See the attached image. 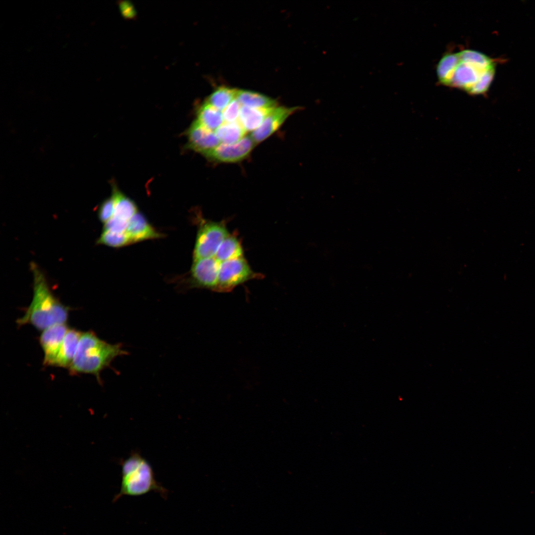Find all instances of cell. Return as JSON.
<instances>
[{"instance_id": "cell-20", "label": "cell", "mask_w": 535, "mask_h": 535, "mask_svg": "<svg viewBox=\"0 0 535 535\" xmlns=\"http://www.w3.org/2000/svg\"><path fill=\"white\" fill-rule=\"evenodd\" d=\"M238 89L221 86L218 87L207 98L206 103L222 111L236 99Z\"/></svg>"}, {"instance_id": "cell-12", "label": "cell", "mask_w": 535, "mask_h": 535, "mask_svg": "<svg viewBox=\"0 0 535 535\" xmlns=\"http://www.w3.org/2000/svg\"><path fill=\"white\" fill-rule=\"evenodd\" d=\"M125 232L131 243L162 237L138 212L129 220Z\"/></svg>"}, {"instance_id": "cell-17", "label": "cell", "mask_w": 535, "mask_h": 535, "mask_svg": "<svg viewBox=\"0 0 535 535\" xmlns=\"http://www.w3.org/2000/svg\"><path fill=\"white\" fill-rule=\"evenodd\" d=\"M196 120L206 128L214 132L224 123L222 111L206 102L199 108Z\"/></svg>"}, {"instance_id": "cell-3", "label": "cell", "mask_w": 535, "mask_h": 535, "mask_svg": "<svg viewBox=\"0 0 535 535\" xmlns=\"http://www.w3.org/2000/svg\"><path fill=\"white\" fill-rule=\"evenodd\" d=\"M122 344H110L102 340L92 330L83 332L72 362L68 368L71 375L89 374L95 375L102 384L101 372L110 367L117 357L127 355Z\"/></svg>"}, {"instance_id": "cell-23", "label": "cell", "mask_w": 535, "mask_h": 535, "mask_svg": "<svg viewBox=\"0 0 535 535\" xmlns=\"http://www.w3.org/2000/svg\"><path fill=\"white\" fill-rule=\"evenodd\" d=\"M241 107L237 99L232 101L222 111L224 122H233L238 120Z\"/></svg>"}, {"instance_id": "cell-1", "label": "cell", "mask_w": 535, "mask_h": 535, "mask_svg": "<svg viewBox=\"0 0 535 535\" xmlns=\"http://www.w3.org/2000/svg\"><path fill=\"white\" fill-rule=\"evenodd\" d=\"M495 64L483 54L466 49L451 54L448 72L441 84L477 95L486 92L493 79Z\"/></svg>"}, {"instance_id": "cell-6", "label": "cell", "mask_w": 535, "mask_h": 535, "mask_svg": "<svg viewBox=\"0 0 535 535\" xmlns=\"http://www.w3.org/2000/svg\"><path fill=\"white\" fill-rule=\"evenodd\" d=\"M258 276L243 257L225 261L220 263L217 283L214 291H230Z\"/></svg>"}, {"instance_id": "cell-15", "label": "cell", "mask_w": 535, "mask_h": 535, "mask_svg": "<svg viewBox=\"0 0 535 535\" xmlns=\"http://www.w3.org/2000/svg\"><path fill=\"white\" fill-rule=\"evenodd\" d=\"M242 106L255 108H272L277 107L275 100L262 94L245 90H238L236 97Z\"/></svg>"}, {"instance_id": "cell-9", "label": "cell", "mask_w": 535, "mask_h": 535, "mask_svg": "<svg viewBox=\"0 0 535 535\" xmlns=\"http://www.w3.org/2000/svg\"><path fill=\"white\" fill-rule=\"evenodd\" d=\"M299 108V107L277 106L273 108L259 127L252 133L251 137L256 144L264 141L277 131L287 118Z\"/></svg>"}, {"instance_id": "cell-22", "label": "cell", "mask_w": 535, "mask_h": 535, "mask_svg": "<svg viewBox=\"0 0 535 535\" xmlns=\"http://www.w3.org/2000/svg\"><path fill=\"white\" fill-rule=\"evenodd\" d=\"M115 206V198L111 196L106 199L100 206L98 210V217L104 224L108 221L113 216Z\"/></svg>"}, {"instance_id": "cell-11", "label": "cell", "mask_w": 535, "mask_h": 535, "mask_svg": "<svg viewBox=\"0 0 535 535\" xmlns=\"http://www.w3.org/2000/svg\"><path fill=\"white\" fill-rule=\"evenodd\" d=\"M187 147L203 155L218 146L221 142L213 131L195 120L189 128Z\"/></svg>"}, {"instance_id": "cell-2", "label": "cell", "mask_w": 535, "mask_h": 535, "mask_svg": "<svg viewBox=\"0 0 535 535\" xmlns=\"http://www.w3.org/2000/svg\"><path fill=\"white\" fill-rule=\"evenodd\" d=\"M33 277V296L25 314L16 320L19 326L31 324L44 330L54 325L66 323L70 309L63 305L52 293L47 279L39 266L30 265Z\"/></svg>"}, {"instance_id": "cell-8", "label": "cell", "mask_w": 535, "mask_h": 535, "mask_svg": "<svg viewBox=\"0 0 535 535\" xmlns=\"http://www.w3.org/2000/svg\"><path fill=\"white\" fill-rule=\"evenodd\" d=\"M220 263L214 257L194 260L190 272L191 285L214 290Z\"/></svg>"}, {"instance_id": "cell-21", "label": "cell", "mask_w": 535, "mask_h": 535, "mask_svg": "<svg viewBox=\"0 0 535 535\" xmlns=\"http://www.w3.org/2000/svg\"><path fill=\"white\" fill-rule=\"evenodd\" d=\"M97 243L114 248H119L131 244L125 231L115 232L106 230L102 231Z\"/></svg>"}, {"instance_id": "cell-13", "label": "cell", "mask_w": 535, "mask_h": 535, "mask_svg": "<svg viewBox=\"0 0 535 535\" xmlns=\"http://www.w3.org/2000/svg\"><path fill=\"white\" fill-rule=\"evenodd\" d=\"M82 332L74 328L67 330L53 366L68 368L75 355Z\"/></svg>"}, {"instance_id": "cell-19", "label": "cell", "mask_w": 535, "mask_h": 535, "mask_svg": "<svg viewBox=\"0 0 535 535\" xmlns=\"http://www.w3.org/2000/svg\"><path fill=\"white\" fill-rule=\"evenodd\" d=\"M246 132L238 120L224 122L215 131L221 143L227 144L238 142L246 136Z\"/></svg>"}, {"instance_id": "cell-18", "label": "cell", "mask_w": 535, "mask_h": 535, "mask_svg": "<svg viewBox=\"0 0 535 535\" xmlns=\"http://www.w3.org/2000/svg\"><path fill=\"white\" fill-rule=\"evenodd\" d=\"M243 249L238 238L228 235L222 242L214 257L220 263L243 257Z\"/></svg>"}, {"instance_id": "cell-5", "label": "cell", "mask_w": 535, "mask_h": 535, "mask_svg": "<svg viewBox=\"0 0 535 535\" xmlns=\"http://www.w3.org/2000/svg\"><path fill=\"white\" fill-rule=\"evenodd\" d=\"M229 234L223 222L201 221L193 251V261L214 257L220 245Z\"/></svg>"}, {"instance_id": "cell-7", "label": "cell", "mask_w": 535, "mask_h": 535, "mask_svg": "<svg viewBox=\"0 0 535 535\" xmlns=\"http://www.w3.org/2000/svg\"><path fill=\"white\" fill-rule=\"evenodd\" d=\"M256 144L251 136H245L233 144L220 143L204 155L210 160L221 163H234L246 159Z\"/></svg>"}, {"instance_id": "cell-4", "label": "cell", "mask_w": 535, "mask_h": 535, "mask_svg": "<svg viewBox=\"0 0 535 535\" xmlns=\"http://www.w3.org/2000/svg\"><path fill=\"white\" fill-rule=\"evenodd\" d=\"M120 464V489L114 496L113 501L123 496H140L151 491L158 492L164 498L166 497L167 490L157 481L151 465L138 452H132Z\"/></svg>"}, {"instance_id": "cell-14", "label": "cell", "mask_w": 535, "mask_h": 535, "mask_svg": "<svg viewBox=\"0 0 535 535\" xmlns=\"http://www.w3.org/2000/svg\"><path fill=\"white\" fill-rule=\"evenodd\" d=\"M112 186V193L115 198V206L111 218L128 223L131 217L138 212L137 206L132 200L118 190L114 184Z\"/></svg>"}, {"instance_id": "cell-10", "label": "cell", "mask_w": 535, "mask_h": 535, "mask_svg": "<svg viewBox=\"0 0 535 535\" xmlns=\"http://www.w3.org/2000/svg\"><path fill=\"white\" fill-rule=\"evenodd\" d=\"M69 328L66 323L54 325L43 330L39 342L44 356L43 365L53 366L64 336Z\"/></svg>"}, {"instance_id": "cell-16", "label": "cell", "mask_w": 535, "mask_h": 535, "mask_svg": "<svg viewBox=\"0 0 535 535\" xmlns=\"http://www.w3.org/2000/svg\"><path fill=\"white\" fill-rule=\"evenodd\" d=\"M272 108H255L242 106L238 121L246 132H253L261 124Z\"/></svg>"}]
</instances>
